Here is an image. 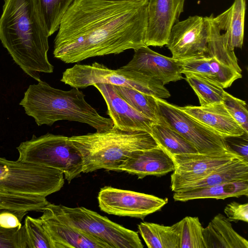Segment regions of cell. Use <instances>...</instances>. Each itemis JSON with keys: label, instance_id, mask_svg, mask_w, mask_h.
I'll return each mask as SVG.
<instances>
[{"label": "cell", "instance_id": "1", "mask_svg": "<svg viewBox=\"0 0 248 248\" xmlns=\"http://www.w3.org/2000/svg\"><path fill=\"white\" fill-rule=\"evenodd\" d=\"M148 0H76L61 22L54 57L66 63L145 46Z\"/></svg>", "mask_w": 248, "mask_h": 248}, {"label": "cell", "instance_id": "2", "mask_svg": "<svg viewBox=\"0 0 248 248\" xmlns=\"http://www.w3.org/2000/svg\"><path fill=\"white\" fill-rule=\"evenodd\" d=\"M0 40L15 62L37 81L39 73H51L49 34L38 0H4Z\"/></svg>", "mask_w": 248, "mask_h": 248}, {"label": "cell", "instance_id": "3", "mask_svg": "<svg viewBox=\"0 0 248 248\" xmlns=\"http://www.w3.org/2000/svg\"><path fill=\"white\" fill-rule=\"evenodd\" d=\"M19 105L38 126H51L57 121L67 120L86 124L99 132L113 126L112 120L101 116L76 88L63 91L40 80L29 86Z\"/></svg>", "mask_w": 248, "mask_h": 248}, {"label": "cell", "instance_id": "4", "mask_svg": "<svg viewBox=\"0 0 248 248\" xmlns=\"http://www.w3.org/2000/svg\"><path fill=\"white\" fill-rule=\"evenodd\" d=\"M79 152L83 172L100 169L118 171L131 153L159 147L152 136L142 131H125L114 126L104 131L68 137Z\"/></svg>", "mask_w": 248, "mask_h": 248}, {"label": "cell", "instance_id": "5", "mask_svg": "<svg viewBox=\"0 0 248 248\" xmlns=\"http://www.w3.org/2000/svg\"><path fill=\"white\" fill-rule=\"evenodd\" d=\"M61 81L78 89L95 84H109L132 88L157 98L170 96L164 85L151 77L122 67L111 69L96 62L92 65L76 64L67 68L63 72Z\"/></svg>", "mask_w": 248, "mask_h": 248}, {"label": "cell", "instance_id": "6", "mask_svg": "<svg viewBox=\"0 0 248 248\" xmlns=\"http://www.w3.org/2000/svg\"><path fill=\"white\" fill-rule=\"evenodd\" d=\"M18 159L57 169L70 183L83 172V161L68 137L47 133L21 142Z\"/></svg>", "mask_w": 248, "mask_h": 248}, {"label": "cell", "instance_id": "7", "mask_svg": "<svg viewBox=\"0 0 248 248\" xmlns=\"http://www.w3.org/2000/svg\"><path fill=\"white\" fill-rule=\"evenodd\" d=\"M64 184L62 171L44 165L0 157V191L46 197Z\"/></svg>", "mask_w": 248, "mask_h": 248}, {"label": "cell", "instance_id": "8", "mask_svg": "<svg viewBox=\"0 0 248 248\" xmlns=\"http://www.w3.org/2000/svg\"><path fill=\"white\" fill-rule=\"evenodd\" d=\"M48 207L60 219L104 243L108 248H143L137 232L84 207L71 208L50 203Z\"/></svg>", "mask_w": 248, "mask_h": 248}, {"label": "cell", "instance_id": "9", "mask_svg": "<svg viewBox=\"0 0 248 248\" xmlns=\"http://www.w3.org/2000/svg\"><path fill=\"white\" fill-rule=\"evenodd\" d=\"M158 121L167 124L191 144L200 154L230 151L225 139L162 98L155 97Z\"/></svg>", "mask_w": 248, "mask_h": 248}, {"label": "cell", "instance_id": "10", "mask_svg": "<svg viewBox=\"0 0 248 248\" xmlns=\"http://www.w3.org/2000/svg\"><path fill=\"white\" fill-rule=\"evenodd\" d=\"M97 200L100 210L108 214L143 219L162 208L168 199L106 186L101 188Z\"/></svg>", "mask_w": 248, "mask_h": 248}, {"label": "cell", "instance_id": "11", "mask_svg": "<svg viewBox=\"0 0 248 248\" xmlns=\"http://www.w3.org/2000/svg\"><path fill=\"white\" fill-rule=\"evenodd\" d=\"M208 34L204 17L194 16L176 22L171 28L166 45L172 58L186 61L206 55Z\"/></svg>", "mask_w": 248, "mask_h": 248}, {"label": "cell", "instance_id": "12", "mask_svg": "<svg viewBox=\"0 0 248 248\" xmlns=\"http://www.w3.org/2000/svg\"><path fill=\"white\" fill-rule=\"evenodd\" d=\"M176 168L171 175L170 188L177 192L186 186L199 180L219 167L237 158L232 151L212 154H185L170 155Z\"/></svg>", "mask_w": 248, "mask_h": 248}, {"label": "cell", "instance_id": "13", "mask_svg": "<svg viewBox=\"0 0 248 248\" xmlns=\"http://www.w3.org/2000/svg\"><path fill=\"white\" fill-rule=\"evenodd\" d=\"M177 61L182 67V74H199L223 89L230 87L235 80L242 78V70L234 52L207 54L198 58Z\"/></svg>", "mask_w": 248, "mask_h": 248}, {"label": "cell", "instance_id": "14", "mask_svg": "<svg viewBox=\"0 0 248 248\" xmlns=\"http://www.w3.org/2000/svg\"><path fill=\"white\" fill-rule=\"evenodd\" d=\"M185 0H148L146 46L166 45L173 25L184 11Z\"/></svg>", "mask_w": 248, "mask_h": 248}, {"label": "cell", "instance_id": "15", "mask_svg": "<svg viewBox=\"0 0 248 248\" xmlns=\"http://www.w3.org/2000/svg\"><path fill=\"white\" fill-rule=\"evenodd\" d=\"M134 50L132 59L122 68L142 73L164 85L184 78L181 65L172 57L161 55L146 46Z\"/></svg>", "mask_w": 248, "mask_h": 248}, {"label": "cell", "instance_id": "16", "mask_svg": "<svg viewBox=\"0 0 248 248\" xmlns=\"http://www.w3.org/2000/svg\"><path fill=\"white\" fill-rule=\"evenodd\" d=\"M100 92L107 107V114L112 120L113 126L125 131H142L150 134L155 122L137 111L116 92L109 84L93 85Z\"/></svg>", "mask_w": 248, "mask_h": 248}, {"label": "cell", "instance_id": "17", "mask_svg": "<svg viewBox=\"0 0 248 248\" xmlns=\"http://www.w3.org/2000/svg\"><path fill=\"white\" fill-rule=\"evenodd\" d=\"M39 218L53 241L55 248H108L104 243L59 218L48 206Z\"/></svg>", "mask_w": 248, "mask_h": 248}, {"label": "cell", "instance_id": "18", "mask_svg": "<svg viewBox=\"0 0 248 248\" xmlns=\"http://www.w3.org/2000/svg\"><path fill=\"white\" fill-rule=\"evenodd\" d=\"M175 168L171 156L159 146L132 152L118 171H125L142 179L149 175L161 176L173 171Z\"/></svg>", "mask_w": 248, "mask_h": 248}, {"label": "cell", "instance_id": "19", "mask_svg": "<svg viewBox=\"0 0 248 248\" xmlns=\"http://www.w3.org/2000/svg\"><path fill=\"white\" fill-rule=\"evenodd\" d=\"M179 108L224 139L247 134L231 116L222 103L205 106L189 105Z\"/></svg>", "mask_w": 248, "mask_h": 248}, {"label": "cell", "instance_id": "20", "mask_svg": "<svg viewBox=\"0 0 248 248\" xmlns=\"http://www.w3.org/2000/svg\"><path fill=\"white\" fill-rule=\"evenodd\" d=\"M246 8V0H234L229 9L214 17L222 34L224 44L230 50L242 47Z\"/></svg>", "mask_w": 248, "mask_h": 248}, {"label": "cell", "instance_id": "21", "mask_svg": "<svg viewBox=\"0 0 248 248\" xmlns=\"http://www.w3.org/2000/svg\"><path fill=\"white\" fill-rule=\"evenodd\" d=\"M205 248H248V242L232 228L231 221L218 214L203 229Z\"/></svg>", "mask_w": 248, "mask_h": 248}, {"label": "cell", "instance_id": "22", "mask_svg": "<svg viewBox=\"0 0 248 248\" xmlns=\"http://www.w3.org/2000/svg\"><path fill=\"white\" fill-rule=\"evenodd\" d=\"M248 195V180L231 181L194 189L175 192V201L201 199H225Z\"/></svg>", "mask_w": 248, "mask_h": 248}, {"label": "cell", "instance_id": "23", "mask_svg": "<svg viewBox=\"0 0 248 248\" xmlns=\"http://www.w3.org/2000/svg\"><path fill=\"white\" fill-rule=\"evenodd\" d=\"M240 180H248V161L241 157L224 164L201 179L186 186L179 191Z\"/></svg>", "mask_w": 248, "mask_h": 248}, {"label": "cell", "instance_id": "24", "mask_svg": "<svg viewBox=\"0 0 248 248\" xmlns=\"http://www.w3.org/2000/svg\"><path fill=\"white\" fill-rule=\"evenodd\" d=\"M138 229L149 248H179L180 221L171 226L142 222Z\"/></svg>", "mask_w": 248, "mask_h": 248}, {"label": "cell", "instance_id": "25", "mask_svg": "<svg viewBox=\"0 0 248 248\" xmlns=\"http://www.w3.org/2000/svg\"><path fill=\"white\" fill-rule=\"evenodd\" d=\"M150 134L158 145L170 155L198 153L179 133L161 121L153 124Z\"/></svg>", "mask_w": 248, "mask_h": 248}, {"label": "cell", "instance_id": "26", "mask_svg": "<svg viewBox=\"0 0 248 248\" xmlns=\"http://www.w3.org/2000/svg\"><path fill=\"white\" fill-rule=\"evenodd\" d=\"M185 79L198 96L200 106L222 103L224 89L217 83L197 74L184 73Z\"/></svg>", "mask_w": 248, "mask_h": 248}, {"label": "cell", "instance_id": "27", "mask_svg": "<svg viewBox=\"0 0 248 248\" xmlns=\"http://www.w3.org/2000/svg\"><path fill=\"white\" fill-rule=\"evenodd\" d=\"M50 203L42 196L0 191V209L43 212Z\"/></svg>", "mask_w": 248, "mask_h": 248}, {"label": "cell", "instance_id": "28", "mask_svg": "<svg viewBox=\"0 0 248 248\" xmlns=\"http://www.w3.org/2000/svg\"><path fill=\"white\" fill-rule=\"evenodd\" d=\"M113 86L119 95L135 109L154 121H158L155 97L132 88Z\"/></svg>", "mask_w": 248, "mask_h": 248}, {"label": "cell", "instance_id": "29", "mask_svg": "<svg viewBox=\"0 0 248 248\" xmlns=\"http://www.w3.org/2000/svg\"><path fill=\"white\" fill-rule=\"evenodd\" d=\"M49 36L58 30L62 19L76 0H38Z\"/></svg>", "mask_w": 248, "mask_h": 248}, {"label": "cell", "instance_id": "30", "mask_svg": "<svg viewBox=\"0 0 248 248\" xmlns=\"http://www.w3.org/2000/svg\"><path fill=\"white\" fill-rule=\"evenodd\" d=\"M180 221L179 248H205L203 227L199 217H186Z\"/></svg>", "mask_w": 248, "mask_h": 248}, {"label": "cell", "instance_id": "31", "mask_svg": "<svg viewBox=\"0 0 248 248\" xmlns=\"http://www.w3.org/2000/svg\"><path fill=\"white\" fill-rule=\"evenodd\" d=\"M23 226L27 248H55L53 241L39 218L27 216Z\"/></svg>", "mask_w": 248, "mask_h": 248}, {"label": "cell", "instance_id": "32", "mask_svg": "<svg viewBox=\"0 0 248 248\" xmlns=\"http://www.w3.org/2000/svg\"><path fill=\"white\" fill-rule=\"evenodd\" d=\"M222 103L233 119L248 134V110L246 102L225 92Z\"/></svg>", "mask_w": 248, "mask_h": 248}, {"label": "cell", "instance_id": "33", "mask_svg": "<svg viewBox=\"0 0 248 248\" xmlns=\"http://www.w3.org/2000/svg\"><path fill=\"white\" fill-rule=\"evenodd\" d=\"M27 248L24 226L18 231H9L0 224V248Z\"/></svg>", "mask_w": 248, "mask_h": 248}, {"label": "cell", "instance_id": "34", "mask_svg": "<svg viewBox=\"0 0 248 248\" xmlns=\"http://www.w3.org/2000/svg\"><path fill=\"white\" fill-rule=\"evenodd\" d=\"M226 217L230 221L248 222V203L241 204L235 202L228 204L224 209Z\"/></svg>", "mask_w": 248, "mask_h": 248}, {"label": "cell", "instance_id": "35", "mask_svg": "<svg viewBox=\"0 0 248 248\" xmlns=\"http://www.w3.org/2000/svg\"><path fill=\"white\" fill-rule=\"evenodd\" d=\"M226 143L230 150L240 155L244 160L248 161V138L243 140H230L225 138Z\"/></svg>", "mask_w": 248, "mask_h": 248}, {"label": "cell", "instance_id": "36", "mask_svg": "<svg viewBox=\"0 0 248 248\" xmlns=\"http://www.w3.org/2000/svg\"><path fill=\"white\" fill-rule=\"evenodd\" d=\"M108 2H138L143 0H100Z\"/></svg>", "mask_w": 248, "mask_h": 248}]
</instances>
